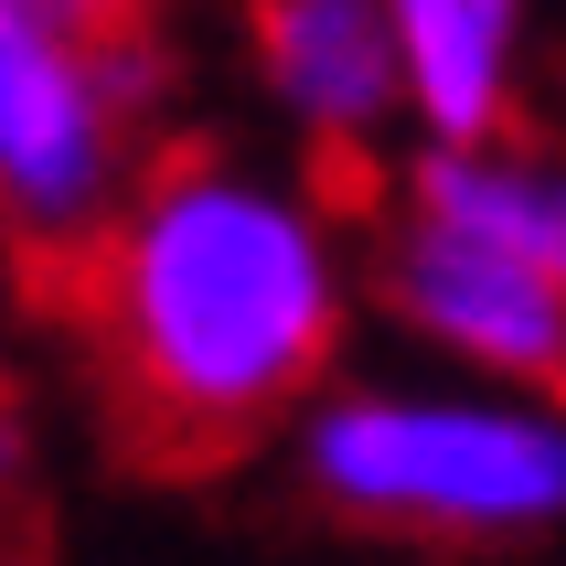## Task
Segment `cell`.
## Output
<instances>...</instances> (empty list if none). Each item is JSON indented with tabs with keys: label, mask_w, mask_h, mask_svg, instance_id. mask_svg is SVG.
<instances>
[{
	"label": "cell",
	"mask_w": 566,
	"mask_h": 566,
	"mask_svg": "<svg viewBox=\"0 0 566 566\" xmlns=\"http://www.w3.org/2000/svg\"><path fill=\"white\" fill-rule=\"evenodd\" d=\"M375 289L449 375L524 385V396H566V279L524 268V256L481 247L439 214H385L375 235Z\"/></svg>",
	"instance_id": "obj_4"
},
{
	"label": "cell",
	"mask_w": 566,
	"mask_h": 566,
	"mask_svg": "<svg viewBox=\"0 0 566 566\" xmlns=\"http://www.w3.org/2000/svg\"><path fill=\"white\" fill-rule=\"evenodd\" d=\"M289 460L332 524L396 545H556L566 535V396L524 385H321Z\"/></svg>",
	"instance_id": "obj_2"
},
{
	"label": "cell",
	"mask_w": 566,
	"mask_h": 566,
	"mask_svg": "<svg viewBox=\"0 0 566 566\" xmlns=\"http://www.w3.org/2000/svg\"><path fill=\"white\" fill-rule=\"evenodd\" d=\"M396 203L566 279V150H535L513 128H492V139H417Z\"/></svg>",
	"instance_id": "obj_6"
},
{
	"label": "cell",
	"mask_w": 566,
	"mask_h": 566,
	"mask_svg": "<svg viewBox=\"0 0 566 566\" xmlns=\"http://www.w3.org/2000/svg\"><path fill=\"white\" fill-rule=\"evenodd\" d=\"M417 139H492L524 86V0H385Z\"/></svg>",
	"instance_id": "obj_7"
},
{
	"label": "cell",
	"mask_w": 566,
	"mask_h": 566,
	"mask_svg": "<svg viewBox=\"0 0 566 566\" xmlns=\"http://www.w3.org/2000/svg\"><path fill=\"white\" fill-rule=\"evenodd\" d=\"M96 385L150 460H224L321 396L353 321V256L311 182L224 150H160L75 268Z\"/></svg>",
	"instance_id": "obj_1"
},
{
	"label": "cell",
	"mask_w": 566,
	"mask_h": 566,
	"mask_svg": "<svg viewBox=\"0 0 566 566\" xmlns=\"http://www.w3.org/2000/svg\"><path fill=\"white\" fill-rule=\"evenodd\" d=\"M160 43L139 11L0 0V235L32 268H75L150 171Z\"/></svg>",
	"instance_id": "obj_3"
},
{
	"label": "cell",
	"mask_w": 566,
	"mask_h": 566,
	"mask_svg": "<svg viewBox=\"0 0 566 566\" xmlns=\"http://www.w3.org/2000/svg\"><path fill=\"white\" fill-rule=\"evenodd\" d=\"M256 75L311 160H375L385 128L407 118L385 0H256Z\"/></svg>",
	"instance_id": "obj_5"
}]
</instances>
